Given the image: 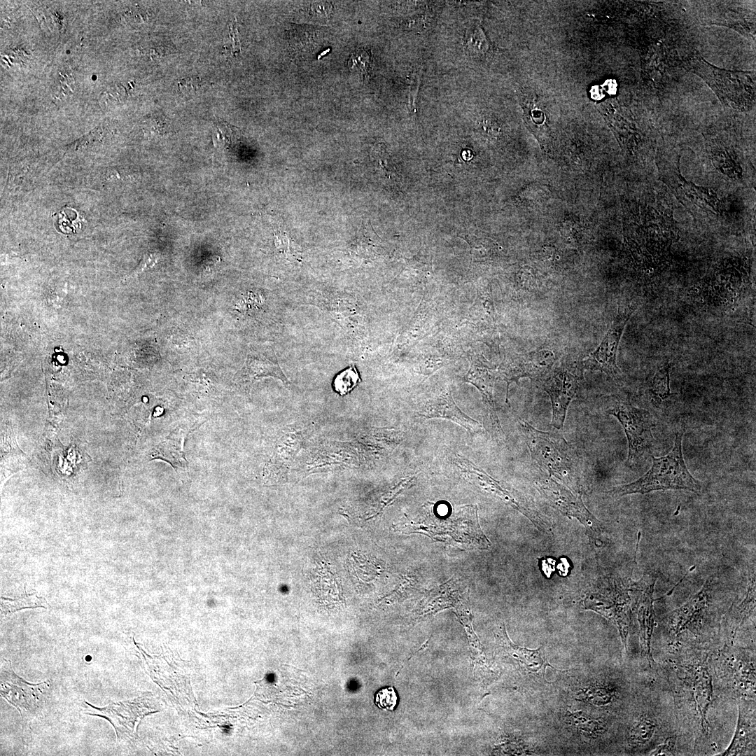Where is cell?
Listing matches in <instances>:
<instances>
[{"label": "cell", "instance_id": "cell-4", "mask_svg": "<svg viewBox=\"0 0 756 756\" xmlns=\"http://www.w3.org/2000/svg\"><path fill=\"white\" fill-rule=\"evenodd\" d=\"M687 67L701 78L726 106L750 110L755 103V76L751 71L718 68L699 55L687 62Z\"/></svg>", "mask_w": 756, "mask_h": 756}, {"label": "cell", "instance_id": "cell-19", "mask_svg": "<svg viewBox=\"0 0 756 756\" xmlns=\"http://www.w3.org/2000/svg\"><path fill=\"white\" fill-rule=\"evenodd\" d=\"M503 637L507 643V650L510 651V654L514 657V659L520 663L519 664L523 666L527 671L545 676V668L547 666L554 668L548 663L546 659L543 647H540L536 650H529L516 646L510 642L506 636L504 629Z\"/></svg>", "mask_w": 756, "mask_h": 756}, {"label": "cell", "instance_id": "cell-23", "mask_svg": "<svg viewBox=\"0 0 756 756\" xmlns=\"http://www.w3.org/2000/svg\"><path fill=\"white\" fill-rule=\"evenodd\" d=\"M656 729L654 720L648 716H642L630 729L629 739L635 745L646 743L652 737Z\"/></svg>", "mask_w": 756, "mask_h": 756}, {"label": "cell", "instance_id": "cell-22", "mask_svg": "<svg viewBox=\"0 0 756 756\" xmlns=\"http://www.w3.org/2000/svg\"><path fill=\"white\" fill-rule=\"evenodd\" d=\"M752 731L750 724L744 720L740 713L737 729L734 737L723 755H734L747 750L749 742L752 740Z\"/></svg>", "mask_w": 756, "mask_h": 756}, {"label": "cell", "instance_id": "cell-28", "mask_svg": "<svg viewBox=\"0 0 756 756\" xmlns=\"http://www.w3.org/2000/svg\"><path fill=\"white\" fill-rule=\"evenodd\" d=\"M586 698L596 705H606L612 699V692L607 687H598L589 689L585 692Z\"/></svg>", "mask_w": 756, "mask_h": 756}, {"label": "cell", "instance_id": "cell-32", "mask_svg": "<svg viewBox=\"0 0 756 756\" xmlns=\"http://www.w3.org/2000/svg\"><path fill=\"white\" fill-rule=\"evenodd\" d=\"M420 78L416 76L410 86L408 94V107L411 111L416 113L417 110V96L419 89Z\"/></svg>", "mask_w": 756, "mask_h": 756}, {"label": "cell", "instance_id": "cell-16", "mask_svg": "<svg viewBox=\"0 0 756 756\" xmlns=\"http://www.w3.org/2000/svg\"><path fill=\"white\" fill-rule=\"evenodd\" d=\"M419 414L427 419L442 418L452 421L465 428L472 435L478 433L482 430L481 425L464 414L449 395H444L430 400L419 412Z\"/></svg>", "mask_w": 756, "mask_h": 756}, {"label": "cell", "instance_id": "cell-12", "mask_svg": "<svg viewBox=\"0 0 756 756\" xmlns=\"http://www.w3.org/2000/svg\"><path fill=\"white\" fill-rule=\"evenodd\" d=\"M537 484L541 493L554 507L566 515L575 517L598 528V520L587 510L580 497L575 496L552 479L540 480Z\"/></svg>", "mask_w": 756, "mask_h": 756}, {"label": "cell", "instance_id": "cell-15", "mask_svg": "<svg viewBox=\"0 0 756 756\" xmlns=\"http://www.w3.org/2000/svg\"><path fill=\"white\" fill-rule=\"evenodd\" d=\"M675 195L680 200H687L704 211L719 215L721 211L720 201L717 193L710 188H705L687 181L681 174L678 165L675 171Z\"/></svg>", "mask_w": 756, "mask_h": 756}, {"label": "cell", "instance_id": "cell-34", "mask_svg": "<svg viewBox=\"0 0 756 756\" xmlns=\"http://www.w3.org/2000/svg\"><path fill=\"white\" fill-rule=\"evenodd\" d=\"M673 746L670 742H666L657 747L651 752V755H668L673 753Z\"/></svg>", "mask_w": 756, "mask_h": 756}, {"label": "cell", "instance_id": "cell-27", "mask_svg": "<svg viewBox=\"0 0 756 756\" xmlns=\"http://www.w3.org/2000/svg\"><path fill=\"white\" fill-rule=\"evenodd\" d=\"M398 696L393 687L380 690L375 695L374 704L380 708L393 710L397 704Z\"/></svg>", "mask_w": 756, "mask_h": 756}, {"label": "cell", "instance_id": "cell-3", "mask_svg": "<svg viewBox=\"0 0 756 756\" xmlns=\"http://www.w3.org/2000/svg\"><path fill=\"white\" fill-rule=\"evenodd\" d=\"M531 456L536 463L576 489L578 486L577 459L565 438L558 433L538 430L519 419Z\"/></svg>", "mask_w": 756, "mask_h": 756}, {"label": "cell", "instance_id": "cell-13", "mask_svg": "<svg viewBox=\"0 0 756 756\" xmlns=\"http://www.w3.org/2000/svg\"><path fill=\"white\" fill-rule=\"evenodd\" d=\"M556 361L555 354L547 349L528 353L522 356L504 374L508 382L517 381L522 377L542 380L551 371Z\"/></svg>", "mask_w": 756, "mask_h": 756}, {"label": "cell", "instance_id": "cell-6", "mask_svg": "<svg viewBox=\"0 0 756 756\" xmlns=\"http://www.w3.org/2000/svg\"><path fill=\"white\" fill-rule=\"evenodd\" d=\"M582 366L562 364L555 367L544 377L542 386L550 396L552 407V424L562 429L567 409L575 398L582 378Z\"/></svg>", "mask_w": 756, "mask_h": 756}, {"label": "cell", "instance_id": "cell-26", "mask_svg": "<svg viewBox=\"0 0 756 756\" xmlns=\"http://www.w3.org/2000/svg\"><path fill=\"white\" fill-rule=\"evenodd\" d=\"M348 65L351 71L366 76L371 65L370 53L364 49L354 51L348 61Z\"/></svg>", "mask_w": 756, "mask_h": 756}, {"label": "cell", "instance_id": "cell-31", "mask_svg": "<svg viewBox=\"0 0 756 756\" xmlns=\"http://www.w3.org/2000/svg\"><path fill=\"white\" fill-rule=\"evenodd\" d=\"M205 83L200 77L191 76L182 78L178 83V89L181 92L196 93L204 88Z\"/></svg>", "mask_w": 756, "mask_h": 756}, {"label": "cell", "instance_id": "cell-21", "mask_svg": "<svg viewBox=\"0 0 756 756\" xmlns=\"http://www.w3.org/2000/svg\"><path fill=\"white\" fill-rule=\"evenodd\" d=\"M671 363H664L660 365L652 379L649 392L652 399L660 403L671 395L669 371Z\"/></svg>", "mask_w": 756, "mask_h": 756}, {"label": "cell", "instance_id": "cell-24", "mask_svg": "<svg viewBox=\"0 0 756 756\" xmlns=\"http://www.w3.org/2000/svg\"><path fill=\"white\" fill-rule=\"evenodd\" d=\"M360 378L354 365L340 372L335 377L332 385L334 390L340 396L351 392L359 383Z\"/></svg>", "mask_w": 756, "mask_h": 756}, {"label": "cell", "instance_id": "cell-25", "mask_svg": "<svg viewBox=\"0 0 756 756\" xmlns=\"http://www.w3.org/2000/svg\"><path fill=\"white\" fill-rule=\"evenodd\" d=\"M465 48L470 55L479 56L486 52L489 43L482 29L475 26L470 28L465 34Z\"/></svg>", "mask_w": 756, "mask_h": 756}, {"label": "cell", "instance_id": "cell-14", "mask_svg": "<svg viewBox=\"0 0 756 756\" xmlns=\"http://www.w3.org/2000/svg\"><path fill=\"white\" fill-rule=\"evenodd\" d=\"M272 377L280 379L285 384L290 382L278 362L272 349L253 351L247 356L244 366L239 373V379L252 384L262 377Z\"/></svg>", "mask_w": 756, "mask_h": 756}, {"label": "cell", "instance_id": "cell-8", "mask_svg": "<svg viewBox=\"0 0 756 756\" xmlns=\"http://www.w3.org/2000/svg\"><path fill=\"white\" fill-rule=\"evenodd\" d=\"M48 687L47 681L39 683L27 682L14 672L9 660L2 661L1 695L19 711L22 718L37 709L41 696Z\"/></svg>", "mask_w": 756, "mask_h": 756}, {"label": "cell", "instance_id": "cell-33", "mask_svg": "<svg viewBox=\"0 0 756 756\" xmlns=\"http://www.w3.org/2000/svg\"><path fill=\"white\" fill-rule=\"evenodd\" d=\"M157 261V256L155 254L149 253L145 255L138 266L137 269L134 272V274L141 272L146 269L152 267Z\"/></svg>", "mask_w": 756, "mask_h": 756}, {"label": "cell", "instance_id": "cell-20", "mask_svg": "<svg viewBox=\"0 0 756 756\" xmlns=\"http://www.w3.org/2000/svg\"><path fill=\"white\" fill-rule=\"evenodd\" d=\"M48 606V604L44 598L38 596L36 594H27L26 592H24V594L17 598L1 596V617L8 616L13 612L22 609L47 608Z\"/></svg>", "mask_w": 756, "mask_h": 756}, {"label": "cell", "instance_id": "cell-30", "mask_svg": "<svg viewBox=\"0 0 756 756\" xmlns=\"http://www.w3.org/2000/svg\"><path fill=\"white\" fill-rule=\"evenodd\" d=\"M387 152L383 144H378L372 150L371 158L374 164L384 173L386 176H390L391 171L387 165Z\"/></svg>", "mask_w": 756, "mask_h": 756}, {"label": "cell", "instance_id": "cell-5", "mask_svg": "<svg viewBox=\"0 0 756 756\" xmlns=\"http://www.w3.org/2000/svg\"><path fill=\"white\" fill-rule=\"evenodd\" d=\"M622 426L628 441L626 465L632 466L654 447L652 429L656 424L651 413L627 402H618L607 411Z\"/></svg>", "mask_w": 756, "mask_h": 756}, {"label": "cell", "instance_id": "cell-9", "mask_svg": "<svg viewBox=\"0 0 756 756\" xmlns=\"http://www.w3.org/2000/svg\"><path fill=\"white\" fill-rule=\"evenodd\" d=\"M456 463L472 484L498 497L535 523L540 524L542 522L532 505L517 491L494 479L466 459L459 456Z\"/></svg>", "mask_w": 756, "mask_h": 756}, {"label": "cell", "instance_id": "cell-18", "mask_svg": "<svg viewBox=\"0 0 756 756\" xmlns=\"http://www.w3.org/2000/svg\"><path fill=\"white\" fill-rule=\"evenodd\" d=\"M186 435V431L183 429L176 428L158 446L154 457L167 461L174 468L186 467L188 463L183 449Z\"/></svg>", "mask_w": 756, "mask_h": 756}, {"label": "cell", "instance_id": "cell-29", "mask_svg": "<svg viewBox=\"0 0 756 756\" xmlns=\"http://www.w3.org/2000/svg\"><path fill=\"white\" fill-rule=\"evenodd\" d=\"M571 718L576 726L581 730L589 734H596L603 729L600 724L591 719L582 715L580 713H573Z\"/></svg>", "mask_w": 756, "mask_h": 756}, {"label": "cell", "instance_id": "cell-10", "mask_svg": "<svg viewBox=\"0 0 756 756\" xmlns=\"http://www.w3.org/2000/svg\"><path fill=\"white\" fill-rule=\"evenodd\" d=\"M86 708L85 713L103 718L107 720L114 727L117 741L127 737H132L135 734L136 722L148 712L143 699L132 701L111 703L104 707H96L84 701Z\"/></svg>", "mask_w": 756, "mask_h": 756}, {"label": "cell", "instance_id": "cell-2", "mask_svg": "<svg viewBox=\"0 0 756 756\" xmlns=\"http://www.w3.org/2000/svg\"><path fill=\"white\" fill-rule=\"evenodd\" d=\"M682 436V430L676 433L672 449L666 455L660 457L652 456L651 468L640 478L631 483L615 486L606 493L616 498L669 489L699 493L702 484L691 475L684 461Z\"/></svg>", "mask_w": 756, "mask_h": 756}, {"label": "cell", "instance_id": "cell-11", "mask_svg": "<svg viewBox=\"0 0 756 756\" xmlns=\"http://www.w3.org/2000/svg\"><path fill=\"white\" fill-rule=\"evenodd\" d=\"M657 578L654 573H646L639 581L632 582L631 591L635 594L638 620L640 634L645 646L646 654L651 657L650 641L654 626L653 592Z\"/></svg>", "mask_w": 756, "mask_h": 756}, {"label": "cell", "instance_id": "cell-17", "mask_svg": "<svg viewBox=\"0 0 756 756\" xmlns=\"http://www.w3.org/2000/svg\"><path fill=\"white\" fill-rule=\"evenodd\" d=\"M710 589L711 582L708 580L698 593L671 613L668 622L675 633H680L703 615L708 606Z\"/></svg>", "mask_w": 756, "mask_h": 756}, {"label": "cell", "instance_id": "cell-1", "mask_svg": "<svg viewBox=\"0 0 756 756\" xmlns=\"http://www.w3.org/2000/svg\"><path fill=\"white\" fill-rule=\"evenodd\" d=\"M635 240L629 250L636 270L645 281L659 274L671 259V248L678 233L672 215L645 205L639 214Z\"/></svg>", "mask_w": 756, "mask_h": 756}, {"label": "cell", "instance_id": "cell-7", "mask_svg": "<svg viewBox=\"0 0 756 756\" xmlns=\"http://www.w3.org/2000/svg\"><path fill=\"white\" fill-rule=\"evenodd\" d=\"M635 310L629 304H619L617 314L597 348L584 360L581 366L603 372L615 379L620 378L622 372L617 365V354L624 328Z\"/></svg>", "mask_w": 756, "mask_h": 756}]
</instances>
